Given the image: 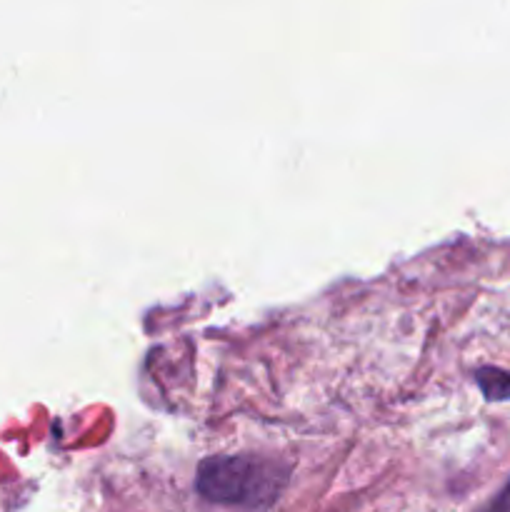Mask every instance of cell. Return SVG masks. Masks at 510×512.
I'll return each mask as SVG.
<instances>
[{
    "mask_svg": "<svg viewBox=\"0 0 510 512\" xmlns=\"http://www.w3.org/2000/svg\"><path fill=\"white\" fill-rule=\"evenodd\" d=\"M480 512H510V480L505 483V488L500 490V493L495 495V498L490 500V503L485 505Z\"/></svg>",
    "mask_w": 510,
    "mask_h": 512,
    "instance_id": "cell-3",
    "label": "cell"
},
{
    "mask_svg": "<svg viewBox=\"0 0 510 512\" xmlns=\"http://www.w3.org/2000/svg\"><path fill=\"white\" fill-rule=\"evenodd\" d=\"M290 465L263 455H213L198 465L195 490L215 505L263 510L283 495Z\"/></svg>",
    "mask_w": 510,
    "mask_h": 512,
    "instance_id": "cell-1",
    "label": "cell"
},
{
    "mask_svg": "<svg viewBox=\"0 0 510 512\" xmlns=\"http://www.w3.org/2000/svg\"><path fill=\"white\" fill-rule=\"evenodd\" d=\"M475 383H478L480 393L490 403H505L510 400V373L500 368H480L475 370Z\"/></svg>",
    "mask_w": 510,
    "mask_h": 512,
    "instance_id": "cell-2",
    "label": "cell"
}]
</instances>
